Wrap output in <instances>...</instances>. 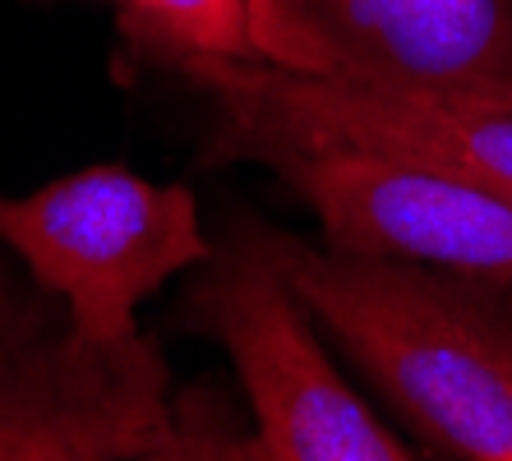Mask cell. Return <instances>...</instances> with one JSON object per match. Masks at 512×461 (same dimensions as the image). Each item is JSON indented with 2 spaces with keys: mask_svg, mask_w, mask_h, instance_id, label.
Returning a JSON list of instances; mask_svg holds the SVG:
<instances>
[{
  "mask_svg": "<svg viewBox=\"0 0 512 461\" xmlns=\"http://www.w3.org/2000/svg\"><path fill=\"white\" fill-rule=\"evenodd\" d=\"M250 231L310 319L346 346L429 448L512 461V309L499 305L512 286L319 249L259 222Z\"/></svg>",
  "mask_w": 512,
  "mask_h": 461,
  "instance_id": "1",
  "label": "cell"
},
{
  "mask_svg": "<svg viewBox=\"0 0 512 461\" xmlns=\"http://www.w3.org/2000/svg\"><path fill=\"white\" fill-rule=\"evenodd\" d=\"M222 116V153L282 143H356L416 153L512 199V88H397L277 70L268 60L153 51Z\"/></svg>",
  "mask_w": 512,
  "mask_h": 461,
  "instance_id": "2",
  "label": "cell"
},
{
  "mask_svg": "<svg viewBox=\"0 0 512 461\" xmlns=\"http://www.w3.org/2000/svg\"><path fill=\"white\" fill-rule=\"evenodd\" d=\"M0 245L24 259L42 291L65 300V328L93 346L143 337L134 319L143 300L217 254L185 185H157L116 162L0 194Z\"/></svg>",
  "mask_w": 512,
  "mask_h": 461,
  "instance_id": "3",
  "label": "cell"
},
{
  "mask_svg": "<svg viewBox=\"0 0 512 461\" xmlns=\"http://www.w3.org/2000/svg\"><path fill=\"white\" fill-rule=\"evenodd\" d=\"M190 314L227 346L250 397L254 461H411V443L383 425L342 379L310 328V309L277 263L240 231L194 286Z\"/></svg>",
  "mask_w": 512,
  "mask_h": 461,
  "instance_id": "4",
  "label": "cell"
},
{
  "mask_svg": "<svg viewBox=\"0 0 512 461\" xmlns=\"http://www.w3.org/2000/svg\"><path fill=\"white\" fill-rule=\"evenodd\" d=\"M245 457V438L180 420L153 337L93 346L79 332H0V461H203Z\"/></svg>",
  "mask_w": 512,
  "mask_h": 461,
  "instance_id": "5",
  "label": "cell"
},
{
  "mask_svg": "<svg viewBox=\"0 0 512 461\" xmlns=\"http://www.w3.org/2000/svg\"><path fill=\"white\" fill-rule=\"evenodd\" d=\"M254 162L273 166L300 194L328 249L512 286V199L453 166L356 143H282Z\"/></svg>",
  "mask_w": 512,
  "mask_h": 461,
  "instance_id": "6",
  "label": "cell"
},
{
  "mask_svg": "<svg viewBox=\"0 0 512 461\" xmlns=\"http://www.w3.org/2000/svg\"><path fill=\"white\" fill-rule=\"evenodd\" d=\"M254 60L397 88H512V0H245Z\"/></svg>",
  "mask_w": 512,
  "mask_h": 461,
  "instance_id": "7",
  "label": "cell"
},
{
  "mask_svg": "<svg viewBox=\"0 0 512 461\" xmlns=\"http://www.w3.org/2000/svg\"><path fill=\"white\" fill-rule=\"evenodd\" d=\"M125 33L139 56L203 51V56L254 60L250 5L245 0H130Z\"/></svg>",
  "mask_w": 512,
  "mask_h": 461,
  "instance_id": "8",
  "label": "cell"
},
{
  "mask_svg": "<svg viewBox=\"0 0 512 461\" xmlns=\"http://www.w3.org/2000/svg\"><path fill=\"white\" fill-rule=\"evenodd\" d=\"M10 328H19V309H14L10 296L0 291V332H10Z\"/></svg>",
  "mask_w": 512,
  "mask_h": 461,
  "instance_id": "9",
  "label": "cell"
},
{
  "mask_svg": "<svg viewBox=\"0 0 512 461\" xmlns=\"http://www.w3.org/2000/svg\"><path fill=\"white\" fill-rule=\"evenodd\" d=\"M120 5H130V0H120Z\"/></svg>",
  "mask_w": 512,
  "mask_h": 461,
  "instance_id": "10",
  "label": "cell"
}]
</instances>
